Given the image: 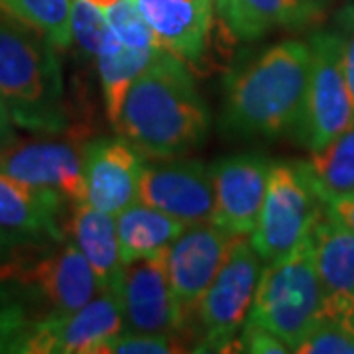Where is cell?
Masks as SVG:
<instances>
[{
  "label": "cell",
  "instance_id": "cell-18",
  "mask_svg": "<svg viewBox=\"0 0 354 354\" xmlns=\"http://www.w3.org/2000/svg\"><path fill=\"white\" fill-rule=\"evenodd\" d=\"M67 209L59 193L0 171V232L16 241H62Z\"/></svg>",
  "mask_w": 354,
  "mask_h": 354
},
{
  "label": "cell",
  "instance_id": "cell-13",
  "mask_svg": "<svg viewBox=\"0 0 354 354\" xmlns=\"http://www.w3.org/2000/svg\"><path fill=\"white\" fill-rule=\"evenodd\" d=\"M309 241L323 291L321 319L354 329V232L323 203Z\"/></svg>",
  "mask_w": 354,
  "mask_h": 354
},
{
  "label": "cell",
  "instance_id": "cell-16",
  "mask_svg": "<svg viewBox=\"0 0 354 354\" xmlns=\"http://www.w3.org/2000/svg\"><path fill=\"white\" fill-rule=\"evenodd\" d=\"M146 158L127 138H97L85 144V201L109 215H118L138 201Z\"/></svg>",
  "mask_w": 354,
  "mask_h": 354
},
{
  "label": "cell",
  "instance_id": "cell-11",
  "mask_svg": "<svg viewBox=\"0 0 354 354\" xmlns=\"http://www.w3.org/2000/svg\"><path fill=\"white\" fill-rule=\"evenodd\" d=\"M239 239L215 223H201L185 227L165 250V272L187 323Z\"/></svg>",
  "mask_w": 354,
  "mask_h": 354
},
{
  "label": "cell",
  "instance_id": "cell-15",
  "mask_svg": "<svg viewBox=\"0 0 354 354\" xmlns=\"http://www.w3.org/2000/svg\"><path fill=\"white\" fill-rule=\"evenodd\" d=\"M209 169L215 193L211 223L230 234L250 236L264 203L272 162L260 153H234Z\"/></svg>",
  "mask_w": 354,
  "mask_h": 354
},
{
  "label": "cell",
  "instance_id": "cell-27",
  "mask_svg": "<svg viewBox=\"0 0 354 354\" xmlns=\"http://www.w3.org/2000/svg\"><path fill=\"white\" fill-rule=\"evenodd\" d=\"M301 354H354V329L329 321L319 319L315 329L295 351Z\"/></svg>",
  "mask_w": 354,
  "mask_h": 354
},
{
  "label": "cell",
  "instance_id": "cell-10",
  "mask_svg": "<svg viewBox=\"0 0 354 354\" xmlns=\"http://www.w3.org/2000/svg\"><path fill=\"white\" fill-rule=\"evenodd\" d=\"M118 301L130 333L181 339L187 329V319L165 272V252L124 266Z\"/></svg>",
  "mask_w": 354,
  "mask_h": 354
},
{
  "label": "cell",
  "instance_id": "cell-26",
  "mask_svg": "<svg viewBox=\"0 0 354 354\" xmlns=\"http://www.w3.org/2000/svg\"><path fill=\"white\" fill-rule=\"evenodd\" d=\"M109 22L104 10L88 0H73L71 6V34L77 50L85 57L93 59L101 50L102 41L109 34Z\"/></svg>",
  "mask_w": 354,
  "mask_h": 354
},
{
  "label": "cell",
  "instance_id": "cell-32",
  "mask_svg": "<svg viewBox=\"0 0 354 354\" xmlns=\"http://www.w3.org/2000/svg\"><path fill=\"white\" fill-rule=\"evenodd\" d=\"M18 242L24 241H16L12 236L0 232V307L2 305L20 304L18 301V295H16V291L12 288V283L8 279V260H10V254H12L14 246Z\"/></svg>",
  "mask_w": 354,
  "mask_h": 354
},
{
  "label": "cell",
  "instance_id": "cell-2",
  "mask_svg": "<svg viewBox=\"0 0 354 354\" xmlns=\"http://www.w3.org/2000/svg\"><path fill=\"white\" fill-rule=\"evenodd\" d=\"M311 51L307 41L274 44L225 79L221 127L232 136L291 134L304 109Z\"/></svg>",
  "mask_w": 354,
  "mask_h": 354
},
{
  "label": "cell",
  "instance_id": "cell-7",
  "mask_svg": "<svg viewBox=\"0 0 354 354\" xmlns=\"http://www.w3.org/2000/svg\"><path fill=\"white\" fill-rule=\"evenodd\" d=\"M309 79L297 124L295 144L315 152L325 148L353 122L354 104L342 69V46L337 30H315L309 36Z\"/></svg>",
  "mask_w": 354,
  "mask_h": 354
},
{
  "label": "cell",
  "instance_id": "cell-12",
  "mask_svg": "<svg viewBox=\"0 0 354 354\" xmlns=\"http://www.w3.org/2000/svg\"><path fill=\"white\" fill-rule=\"evenodd\" d=\"M138 201L174 216L185 227L211 223L215 193L211 169L199 160H160L144 167Z\"/></svg>",
  "mask_w": 354,
  "mask_h": 354
},
{
  "label": "cell",
  "instance_id": "cell-21",
  "mask_svg": "<svg viewBox=\"0 0 354 354\" xmlns=\"http://www.w3.org/2000/svg\"><path fill=\"white\" fill-rule=\"evenodd\" d=\"M183 230V223L142 201H134L116 215V232L124 266L165 252Z\"/></svg>",
  "mask_w": 354,
  "mask_h": 354
},
{
  "label": "cell",
  "instance_id": "cell-35",
  "mask_svg": "<svg viewBox=\"0 0 354 354\" xmlns=\"http://www.w3.org/2000/svg\"><path fill=\"white\" fill-rule=\"evenodd\" d=\"M88 2H93L95 6H99L102 10H106L109 6H113L114 2H118V0H88Z\"/></svg>",
  "mask_w": 354,
  "mask_h": 354
},
{
  "label": "cell",
  "instance_id": "cell-17",
  "mask_svg": "<svg viewBox=\"0 0 354 354\" xmlns=\"http://www.w3.org/2000/svg\"><path fill=\"white\" fill-rule=\"evenodd\" d=\"M160 46L191 65L201 64L213 36L215 0H132Z\"/></svg>",
  "mask_w": 354,
  "mask_h": 354
},
{
  "label": "cell",
  "instance_id": "cell-5",
  "mask_svg": "<svg viewBox=\"0 0 354 354\" xmlns=\"http://www.w3.org/2000/svg\"><path fill=\"white\" fill-rule=\"evenodd\" d=\"M323 291L309 234L295 250L266 266L248 321L274 333L295 353L321 319Z\"/></svg>",
  "mask_w": 354,
  "mask_h": 354
},
{
  "label": "cell",
  "instance_id": "cell-34",
  "mask_svg": "<svg viewBox=\"0 0 354 354\" xmlns=\"http://www.w3.org/2000/svg\"><path fill=\"white\" fill-rule=\"evenodd\" d=\"M14 140V120L6 104L0 99V148L12 144Z\"/></svg>",
  "mask_w": 354,
  "mask_h": 354
},
{
  "label": "cell",
  "instance_id": "cell-28",
  "mask_svg": "<svg viewBox=\"0 0 354 354\" xmlns=\"http://www.w3.org/2000/svg\"><path fill=\"white\" fill-rule=\"evenodd\" d=\"M187 342L177 337L164 335H146V333H130L124 330L114 337L104 348V354H169L185 353Z\"/></svg>",
  "mask_w": 354,
  "mask_h": 354
},
{
  "label": "cell",
  "instance_id": "cell-31",
  "mask_svg": "<svg viewBox=\"0 0 354 354\" xmlns=\"http://www.w3.org/2000/svg\"><path fill=\"white\" fill-rule=\"evenodd\" d=\"M335 30L341 38L342 69H344L346 85H348L354 104V2H348L341 12L337 14Z\"/></svg>",
  "mask_w": 354,
  "mask_h": 354
},
{
  "label": "cell",
  "instance_id": "cell-22",
  "mask_svg": "<svg viewBox=\"0 0 354 354\" xmlns=\"http://www.w3.org/2000/svg\"><path fill=\"white\" fill-rule=\"evenodd\" d=\"M160 48L162 46L150 48V50L130 48L109 30L101 50L97 53V65H99V75H101L104 111H106L109 120L113 122V127H116L118 122V116H120L122 104L132 83L150 65L156 51Z\"/></svg>",
  "mask_w": 354,
  "mask_h": 354
},
{
  "label": "cell",
  "instance_id": "cell-14",
  "mask_svg": "<svg viewBox=\"0 0 354 354\" xmlns=\"http://www.w3.org/2000/svg\"><path fill=\"white\" fill-rule=\"evenodd\" d=\"M85 144L79 136L65 142H30L0 148V171L34 187L59 193L65 201H85L83 153ZM87 203V201H85Z\"/></svg>",
  "mask_w": 354,
  "mask_h": 354
},
{
  "label": "cell",
  "instance_id": "cell-6",
  "mask_svg": "<svg viewBox=\"0 0 354 354\" xmlns=\"http://www.w3.org/2000/svg\"><path fill=\"white\" fill-rule=\"evenodd\" d=\"M260 274L262 258L241 236L195 309L197 353H241L239 335L250 315Z\"/></svg>",
  "mask_w": 354,
  "mask_h": 354
},
{
  "label": "cell",
  "instance_id": "cell-33",
  "mask_svg": "<svg viewBox=\"0 0 354 354\" xmlns=\"http://www.w3.org/2000/svg\"><path fill=\"white\" fill-rule=\"evenodd\" d=\"M333 209V213L341 218L346 227L354 232V191L353 193H344V195H337L330 197L329 201H323Z\"/></svg>",
  "mask_w": 354,
  "mask_h": 354
},
{
  "label": "cell",
  "instance_id": "cell-3",
  "mask_svg": "<svg viewBox=\"0 0 354 354\" xmlns=\"http://www.w3.org/2000/svg\"><path fill=\"white\" fill-rule=\"evenodd\" d=\"M0 99L16 127L36 134H62L69 127L55 46L6 16H0Z\"/></svg>",
  "mask_w": 354,
  "mask_h": 354
},
{
  "label": "cell",
  "instance_id": "cell-24",
  "mask_svg": "<svg viewBox=\"0 0 354 354\" xmlns=\"http://www.w3.org/2000/svg\"><path fill=\"white\" fill-rule=\"evenodd\" d=\"M14 20L39 32L55 48H69L73 0H0Z\"/></svg>",
  "mask_w": 354,
  "mask_h": 354
},
{
  "label": "cell",
  "instance_id": "cell-20",
  "mask_svg": "<svg viewBox=\"0 0 354 354\" xmlns=\"http://www.w3.org/2000/svg\"><path fill=\"white\" fill-rule=\"evenodd\" d=\"M232 38L252 41L276 28H309L323 20L321 0H215Z\"/></svg>",
  "mask_w": 354,
  "mask_h": 354
},
{
  "label": "cell",
  "instance_id": "cell-4",
  "mask_svg": "<svg viewBox=\"0 0 354 354\" xmlns=\"http://www.w3.org/2000/svg\"><path fill=\"white\" fill-rule=\"evenodd\" d=\"M8 279L18 301L36 305L41 317L69 315L102 291L85 256L67 236L18 242L8 260Z\"/></svg>",
  "mask_w": 354,
  "mask_h": 354
},
{
  "label": "cell",
  "instance_id": "cell-9",
  "mask_svg": "<svg viewBox=\"0 0 354 354\" xmlns=\"http://www.w3.org/2000/svg\"><path fill=\"white\" fill-rule=\"evenodd\" d=\"M124 330L118 297L101 291L69 315L34 319L24 354H104L114 337Z\"/></svg>",
  "mask_w": 354,
  "mask_h": 354
},
{
  "label": "cell",
  "instance_id": "cell-30",
  "mask_svg": "<svg viewBox=\"0 0 354 354\" xmlns=\"http://www.w3.org/2000/svg\"><path fill=\"white\" fill-rule=\"evenodd\" d=\"M239 342H241V353H252V354H288L291 353L288 344L279 341L278 337L264 327H258L250 321L244 323L241 335H239Z\"/></svg>",
  "mask_w": 354,
  "mask_h": 354
},
{
  "label": "cell",
  "instance_id": "cell-8",
  "mask_svg": "<svg viewBox=\"0 0 354 354\" xmlns=\"http://www.w3.org/2000/svg\"><path fill=\"white\" fill-rule=\"evenodd\" d=\"M321 205L305 162L272 164L264 203L250 234L262 262L270 264L293 252L307 239Z\"/></svg>",
  "mask_w": 354,
  "mask_h": 354
},
{
  "label": "cell",
  "instance_id": "cell-23",
  "mask_svg": "<svg viewBox=\"0 0 354 354\" xmlns=\"http://www.w3.org/2000/svg\"><path fill=\"white\" fill-rule=\"evenodd\" d=\"M321 201L354 191V118L325 148L309 152L305 162Z\"/></svg>",
  "mask_w": 354,
  "mask_h": 354
},
{
  "label": "cell",
  "instance_id": "cell-29",
  "mask_svg": "<svg viewBox=\"0 0 354 354\" xmlns=\"http://www.w3.org/2000/svg\"><path fill=\"white\" fill-rule=\"evenodd\" d=\"M34 319L22 304H10L0 307V354H24L26 341Z\"/></svg>",
  "mask_w": 354,
  "mask_h": 354
},
{
  "label": "cell",
  "instance_id": "cell-19",
  "mask_svg": "<svg viewBox=\"0 0 354 354\" xmlns=\"http://www.w3.org/2000/svg\"><path fill=\"white\" fill-rule=\"evenodd\" d=\"M65 236L75 244L95 272L102 291L118 297L124 276L116 218L88 203H71L64 221Z\"/></svg>",
  "mask_w": 354,
  "mask_h": 354
},
{
  "label": "cell",
  "instance_id": "cell-25",
  "mask_svg": "<svg viewBox=\"0 0 354 354\" xmlns=\"http://www.w3.org/2000/svg\"><path fill=\"white\" fill-rule=\"evenodd\" d=\"M109 28L116 38L130 48L150 50L158 48L160 41L152 32V28L146 24V20L138 12L136 4L132 0H118L113 6L104 10Z\"/></svg>",
  "mask_w": 354,
  "mask_h": 354
},
{
  "label": "cell",
  "instance_id": "cell-1",
  "mask_svg": "<svg viewBox=\"0 0 354 354\" xmlns=\"http://www.w3.org/2000/svg\"><path fill=\"white\" fill-rule=\"evenodd\" d=\"M211 116L183 59L160 48L128 91L116 132L144 158L169 160L201 148Z\"/></svg>",
  "mask_w": 354,
  "mask_h": 354
}]
</instances>
